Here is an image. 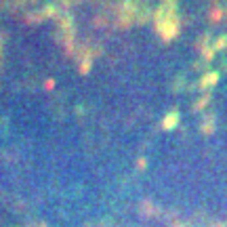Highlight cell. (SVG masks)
Instances as JSON below:
<instances>
[{
	"instance_id": "6da1fadb",
	"label": "cell",
	"mask_w": 227,
	"mask_h": 227,
	"mask_svg": "<svg viewBox=\"0 0 227 227\" xmlns=\"http://www.w3.org/2000/svg\"><path fill=\"white\" fill-rule=\"evenodd\" d=\"M217 80V74H210V76H206L204 78V86H208V82H215Z\"/></svg>"
}]
</instances>
